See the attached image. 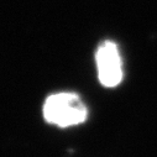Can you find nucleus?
<instances>
[{
    "mask_svg": "<svg viewBox=\"0 0 157 157\" xmlns=\"http://www.w3.org/2000/svg\"><path fill=\"white\" fill-rule=\"evenodd\" d=\"M88 110L75 93L62 92L50 95L44 104V117L48 124L68 128L86 121Z\"/></svg>",
    "mask_w": 157,
    "mask_h": 157,
    "instance_id": "obj_1",
    "label": "nucleus"
},
{
    "mask_svg": "<svg viewBox=\"0 0 157 157\" xmlns=\"http://www.w3.org/2000/svg\"><path fill=\"white\" fill-rule=\"evenodd\" d=\"M95 61L98 78L101 86L114 88L123 81V66L117 46L113 41H104L97 50Z\"/></svg>",
    "mask_w": 157,
    "mask_h": 157,
    "instance_id": "obj_2",
    "label": "nucleus"
}]
</instances>
